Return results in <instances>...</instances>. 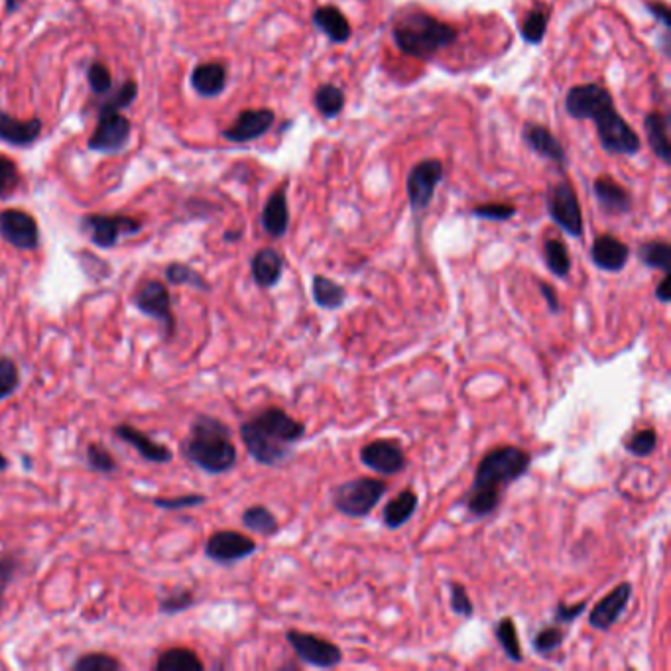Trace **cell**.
I'll return each mask as SVG.
<instances>
[{
  "instance_id": "3957f363",
  "label": "cell",
  "mask_w": 671,
  "mask_h": 671,
  "mask_svg": "<svg viewBox=\"0 0 671 671\" xmlns=\"http://www.w3.org/2000/svg\"><path fill=\"white\" fill-rule=\"evenodd\" d=\"M392 34L402 53L420 59L435 56L457 40V30L451 24L425 13H412L400 18Z\"/></svg>"
},
{
  "instance_id": "d6a6232c",
  "label": "cell",
  "mask_w": 671,
  "mask_h": 671,
  "mask_svg": "<svg viewBox=\"0 0 671 671\" xmlns=\"http://www.w3.org/2000/svg\"><path fill=\"white\" fill-rule=\"evenodd\" d=\"M543 260H546L548 270L558 276V278H567L571 272V257L566 242L558 239H548L543 242Z\"/></svg>"
},
{
  "instance_id": "9f6ffc18",
  "label": "cell",
  "mask_w": 671,
  "mask_h": 671,
  "mask_svg": "<svg viewBox=\"0 0 671 671\" xmlns=\"http://www.w3.org/2000/svg\"><path fill=\"white\" fill-rule=\"evenodd\" d=\"M648 10L649 13L654 14V18H657L659 23H662L666 28H669L671 24V16H669V8L666 5H659V3H648Z\"/></svg>"
},
{
  "instance_id": "277c9868",
  "label": "cell",
  "mask_w": 671,
  "mask_h": 671,
  "mask_svg": "<svg viewBox=\"0 0 671 671\" xmlns=\"http://www.w3.org/2000/svg\"><path fill=\"white\" fill-rule=\"evenodd\" d=\"M531 465L528 451L514 445H503L488 451L476 465L471 488H485L503 494L506 488L526 476Z\"/></svg>"
},
{
  "instance_id": "bcb514c9",
  "label": "cell",
  "mask_w": 671,
  "mask_h": 671,
  "mask_svg": "<svg viewBox=\"0 0 671 671\" xmlns=\"http://www.w3.org/2000/svg\"><path fill=\"white\" fill-rule=\"evenodd\" d=\"M471 213L475 217L486 219V221H508L516 215V207L504 205V204H486V205H476Z\"/></svg>"
},
{
  "instance_id": "d4e9b609",
  "label": "cell",
  "mask_w": 671,
  "mask_h": 671,
  "mask_svg": "<svg viewBox=\"0 0 671 671\" xmlns=\"http://www.w3.org/2000/svg\"><path fill=\"white\" fill-rule=\"evenodd\" d=\"M191 85L204 97H217L227 85V68L222 63H201L191 73Z\"/></svg>"
},
{
  "instance_id": "11a10c76",
  "label": "cell",
  "mask_w": 671,
  "mask_h": 671,
  "mask_svg": "<svg viewBox=\"0 0 671 671\" xmlns=\"http://www.w3.org/2000/svg\"><path fill=\"white\" fill-rule=\"evenodd\" d=\"M540 292L543 295V300H546V304H548V310L553 315H558L561 312V302H559V297H558L556 290H553V287L549 284L540 282Z\"/></svg>"
},
{
  "instance_id": "8fae6325",
  "label": "cell",
  "mask_w": 671,
  "mask_h": 671,
  "mask_svg": "<svg viewBox=\"0 0 671 671\" xmlns=\"http://www.w3.org/2000/svg\"><path fill=\"white\" fill-rule=\"evenodd\" d=\"M257 543L252 538L234 530H221L213 534L205 543V556L221 566H231L250 558L257 551Z\"/></svg>"
},
{
  "instance_id": "4fadbf2b",
  "label": "cell",
  "mask_w": 671,
  "mask_h": 671,
  "mask_svg": "<svg viewBox=\"0 0 671 671\" xmlns=\"http://www.w3.org/2000/svg\"><path fill=\"white\" fill-rule=\"evenodd\" d=\"M0 234L20 250H34L40 242L38 222L28 213L18 209L0 213Z\"/></svg>"
},
{
  "instance_id": "680465c9",
  "label": "cell",
  "mask_w": 671,
  "mask_h": 671,
  "mask_svg": "<svg viewBox=\"0 0 671 671\" xmlns=\"http://www.w3.org/2000/svg\"><path fill=\"white\" fill-rule=\"evenodd\" d=\"M8 467V459L5 455H0V471H5V468Z\"/></svg>"
},
{
  "instance_id": "836d02e7",
  "label": "cell",
  "mask_w": 671,
  "mask_h": 671,
  "mask_svg": "<svg viewBox=\"0 0 671 671\" xmlns=\"http://www.w3.org/2000/svg\"><path fill=\"white\" fill-rule=\"evenodd\" d=\"M500 503H503V494L496 491H485V488H468L465 494V506L468 512L475 518H485L494 514Z\"/></svg>"
},
{
  "instance_id": "2e32d148",
  "label": "cell",
  "mask_w": 671,
  "mask_h": 671,
  "mask_svg": "<svg viewBox=\"0 0 671 671\" xmlns=\"http://www.w3.org/2000/svg\"><path fill=\"white\" fill-rule=\"evenodd\" d=\"M632 599V583H621L593 606L589 614V626L594 630H609L621 621L628 603Z\"/></svg>"
},
{
  "instance_id": "cb8c5ba5",
  "label": "cell",
  "mask_w": 671,
  "mask_h": 671,
  "mask_svg": "<svg viewBox=\"0 0 671 671\" xmlns=\"http://www.w3.org/2000/svg\"><path fill=\"white\" fill-rule=\"evenodd\" d=\"M262 227L270 234L272 239H280L290 227V211H287V199L284 189H276L266 201V207L262 211Z\"/></svg>"
},
{
  "instance_id": "44dd1931",
  "label": "cell",
  "mask_w": 671,
  "mask_h": 671,
  "mask_svg": "<svg viewBox=\"0 0 671 671\" xmlns=\"http://www.w3.org/2000/svg\"><path fill=\"white\" fill-rule=\"evenodd\" d=\"M250 272H252V280L257 282L258 287L270 290V287H274L282 280V274H284L282 254L274 249L258 250L252 257Z\"/></svg>"
},
{
  "instance_id": "4dcf8cb0",
  "label": "cell",
  "mask_w": 671,
  "mask_h": 671,
  "mask_svg": "<svg viewBox=\"0 0 671 671\" xmlns=\"http://www.w3.org/2000/svg\"><path fill=\"white\" fill-rule=\"evenodd\" d=\"M204 667L199 656L187 648L166 649L154 664L156 671H201Z\"/></svg>"
},
{
  "instance_id": "8d00e7d4",
  "label": "cell",
  "mask_w": 671,
  "mask_h": 671,
  "mask_svg": "<svg viewBox=\"0 0 671 671\" xmlns=\"http://www.w3.org/2000/svg\"><path fill=\"white\" fill-rule=\"evenodd\" d=\"M315 106L325 119H335V116L343 111L345 106V95L335 85H322L315 93Z\"/></svg>"
},
{
  "instance_id": "816d5d0a",
  "label": "cell",
  "mask_w": 671,
  "mask_h": 671,
  "mask_svg": "<svg viewBox=\"0 0 671 671\" xmlns=\"http://www.w3.org/2000/svg\"><path fill=\"white\" fill-rule=\"evenodd\" d=\"M587 611V601L575 603V604H566L559 603L556 606V614H553V621L556 624H571L579 619V616Z\"/></svg>"
},
{
  "instance_id": "ac0fdd59",
  "label": "cell",
  "mask_w": 671,
  "mask_h": 671,
  "mask_svg": "<svg viewBox=\"0 0 671 671\" xmlns=\"http://www.w3.org/2000/svg\"><path fill=\"white\" fill-rule=\"evenodd\" d=\"M276 116L270 109H249L239 114V119L234 121L229 129L222 132L227 141L234 144H244L252 142L260 138L262 134L272 129Z\"/></svg>"
},
{
  "instance_id": "ffe728a7",
  "label": "cell",
  "mask_w": 671,
  "mask_h": 671,
  "mask_svg": "<svg viewBox=\"0 0 671 671\" xmlns=\"http://www.w3.org/2000/svg\"><path fill=\"white\" fill-rule=\"evenodd\" d=\"M114 433L119 435V438L124 441L132 445L134 449L141 453L146 461L150 463H158V465H164V463H169L174 459V453L168 449L166 445L154 441L150 435H146L144 431L132 428V425L129 423H122V425H116L114 428Z\"/></svg>"
},
{
  "instance_id": "7a4b0ae2",
  "label": "cell",
  "mask_w": 671,
  "mask_h": 671,
  "mask_svg": "<svg viewBox=\"0 0 671 671\" xmlns=\"http://www.w3.org/2000/svg\"><path fill=\"white\" fill-rule=\"evenodd\" d=\"M181 455L209 475L231 471L239 459L229 425L213 415H199L191 423L189 435L181 441Z\"/></svg>"
},
{
  "instance_id": "f907efd6",
  "label": "cell",
  "mask_w": 671,
  "mask_h": 671,
  "mask_svg": "<svg viewBox=\"0 0 671 671\" xmlns=\"http://www.w3.org/2000/svg\"><path fill=\"white\" fill-rule=\"evenodd\" d=\"M18 569V561L13 556H0V609L5 604V594L14 581V575Z\"/></svg>"
},
{
  "instance_id": "8992f818",
  "label": "cell",
  "mask_w": 671,
  "mask_h": 671,
  "mask_svg": "<svg viewBox=\"0 0 671 671\" xmlns=\"http://www.w3.org/2000/svg\"><path fill=\"white\" fill-rule=\"evenodd\" d=\"M591 121L596 124V132L606 152L632 156L640 150V136L616 113L614 103L603 106Z\"/></svg>"
},
{
  "instance_id": "db71d44e",
  "label": "cell",
  "mask_w": 671,
  "mask_h": 671,
  "mask_svg": "<svg viewBox=\"0 0 671 671\" xmlns=\"http://www.w3.org/2000/svg\"><path fill=\"white\" fill-rule=\"evenodd\" d=\"M18 181V172L13 159L8 158H0V197L8 195L10 189L16 186Z\"/></svg>"
},
{
  "instance_id": "f546056e",
  "label": "cell",
  "mask_w": 671,
  "mask_h": 671,
  "mask_svg": "<svg viewBox=\"0 0 671 671\" xmlns=\"http://www.w3.org/2000/svg\"><path fill=\"white\" fill-rule=\"evenodd\" d=\"M313 24L323 32V34L335 41L343 44L350 38V24L347 23L345 14L335 6H322L313 13Z\"/></svg>"
},
{
  "instance_id": "9c48e42d",
  "label": "cell",
  "mask_w": 671,
  "mask_h": 671,
  "mask_svg": "<svg viewBox=\"0 0 671 671\" xmlns=\"http://www.w3.org/2000/svg\"><path fill=\"white\" fill-rule=\"evenodd\" d=\"M134 304L141 313L156 319V322L164 327L166 339L176 333V317L172 313V297H169L168 287L158 282L150 280L146 282L141 290H138Z\"/></svg>"
},
{
  "instance_id": "681fc988",
  "label": "cell",
  "mask_w": 671,
  "mask_h": 671,
  "mask_svg": "<svg viewBox=\"0 0 671 671\" xmlns=\"http://www.w3.org/2000/svg\"><path fill=\"white\" fill-rule=\"evenodd\" d=\"M207 496L204 494H186V496H177V498H154L152 503L158 508L164 510H181V508H194L205 504Z\"/></svg>"
},
{
  "instance_id": "c3c4849f",
  "label": "cell",
  "mask_w": 671,
  "mask_h": 671,
  "mask_svg": "<svg viewBox=\"0 0 671 671\" xmlns=\"http://www.w3.org/2000/svg\"><path fill=\"white\" fill-rule=\"evenodd\" d=\"M191 604H194V594H191V591H177L159 601V611L166 614H176L187 611Z\"/></svg>"
},
{
  "instance_id": "30bf717a",
  "label": "cell",
  "mask_w": 671,
  "mask_h": 671,
  "mask_svg": "<svg viewBox=\"0 0 671 671\" xmlns=\"http://www.w3.org/2000/svg\"><path fill=\"white\" fill-rule=\"evenodd\" d=\"M443 179V164L440 159H423L415 164L406 181L408 199L413 211L428 209L440 181Z\"/></svg>"
},
{
  "instance_id": "603a6c76",
  "label": "cell",
  "mask_w": 671,
  "mask_h": 671,
  "mask_svg": "<svg viewBox=\"0 0 671 671\" xmlns=\"http://www.w3.org/2000/svg\"><path fill=\"white\" fill-rule=\"evenodd\" d=\"M524 142L541 158L551 159V162H556L559 166L566 164V150H563L558 138L553 136L546 126L528 122L524 126Z\"/></svg>"
},
{
  "instance_id": "f5cc1de1",
  "label": "cell",
  "mask_w": 671,
  "mask_h": 671,
  "mask_svg": "<svg viewBox=\"0 0 671 671\" xmlns=\"http://www.w3.org/2000/svg\"><path fill=\"white\" fill-rule=\"evenodd\" d=\"M89 85L91 89L101 95V93H106L111 89L113 85V79H111V71L106 69L103 63H93L91 69H89Z\"/></svg>"
},
{
  "instance_id": "60d3db41",
  "label": "cell",
  "mask_w": 671,
  "mask_h": 671,
  "mask_svg": "<svg viewBox=\"0 0 671 671\" xmlns=\"http://www.w3.org/2000/svg\"><path fill=\"white\" fill-rule=\"evenodd\" d=\"M546 28H548V14L543 10H531V13L526 16L524 24H521V38H524L528 44H540L546 36Z\"/></svg>"
},
{
  "instance_id": "f35d334b",
  "label": "cell",
  "mask_w": 671,
  "mask_h": 671,
  "mask_svg": "<svg viewBox=\"0 0 671 671\" xmlns=\"http://www.w3.org/2000/svg\"><path fill=\"white\" fill-rule=\"evenodd\" d=\"M166 278L177 286H191L204 292L209 290V284L204 280V276L195 272L194 268H189L186 264H169L166 268Z\"/></svg>"
},
{
  "instance_id": "ab89813d",
  "label": "cell",
  "mask_w": 671,
  "mask_h": 671,
  "mask_svg": "<svg viewBox=\"0 0 671 671\" xmlns=\"http://www.w3.org/2000/svg\"><path fill=\"white\" fill-rule=\"evenodd\" d=\"M657 433L654 430L636 431L630 440L624 441V449L634 457H649L656 451Z\"/></svg>"
},
{
  "instance_id": "7dc6e473",
  "label": "cell",
  "mask_w": 671,
  "mask_h": 671,
  "mask_svg": "<svg viewBox=\"0 0 671 671\" xmlns=\"http://www.w3.org/2000/svg\"><path fill=\"white\" fill-rule=\"evenodd\" d=\"M138 93V87L134 81H126L122 87L119 89V93L114 95V97L111 101H106L103 106H101V113H119L121 109H124V106H129Z\"/></svg>"
},
{
  "instance_id": "ee69618b",
  "label": "cell",
  "mask_w": 671,
  "mask_h": 671,
  "mask_svg": "<svg viewBox=\"0 0 671 671\" xmlns=\"http://www.w3.org/2000/svg\"><path fill=\"white\" fill-rule=\"evenodd\" d=\"M87 463L97 473H113L116 471L114 457L106 451V447L101 443H91L87 447Z\"/></svg>"
},
{
  "instance_id": "e0dca14e",
  "label": "cell",
  "mask_w": 671,
  "mask_h": 671,
  "mask_svg": "<svg viewBox=\"0 0 671 671\" xmlns=\"http://www.w3.org/2000/svg\"><path fill=\"white\" fill-rule=\"evenodd\" d=\"M614 103L611 93L606 91L603 85L589 83V85H577L573 87L567 97H566V109L567 113L577 121H591L593 116L599 113L603 106Z\"/></svg>"
},
{
  "instance_id": "6da1fadb",
  "label": "cell",
  "mask_w": 671,
  "mask_h": 671,
  "mask_svg": "<svg viewBox=\"0 0 671 671\" xmlns=\"http://www.w3.org/2000/svg\"><path fill=\"white\" fill-rule=\"evenodd\" d=\"M307 428L282 408H266L240 425V440L254 461L278 467L290 459L294 445L304 440Z\"/></svg>"
},
{
  "instance_id": "7bdbcfd3",
  "label": "cell",
  "mask_w": 671,
  "mask_h": 671,
  "mask_svg": "<svg viewBox=\"0 0 671 671\" xmlns=\"http://www.w3.org/2000/svg\"><path fill=\"white\" fill-rule=\"evenodd\" d=\"M122 664L119 659L109 656V654H87L81 656L73 669L76 671H119Z\"/></svg>"
},
{
  "instance_id": "d590c367",
  "label": "cell",
  "mask_w": 671,
  "mask_h": 671,
  "mask_svg": "<svg viewBox=\"0 0 671 671\" xmlns=\"http://www.w3.org/2000/svg\"><path fill=\"white\" fill-rule=\"evenodd\" d=\"M494 636L496 642L503 648V652L506 654L508 659L520 664L524 662V654H521V646H520V636L516 630V622L512 619H503L498 621L494 626Z\"/></svg>"
},
{
  "instance_id": "ba28073f",
  "label": "cell",
  "mask_w": 671,
  "mask_h": 671,
  "mask_svg": "<svg viewBox=\"0 0 671 671\" xmlns=\"http://www.w3.org/2000/svg\"><path fill=\"white\" fill-rule=\"evenodd\" d=\"M548 213L553 222L559 229L566 231L569 237L581 239L583 237V213L577 194L566 181L551 186L548 191Z\"/></svg>"
},
{
  "instance_id": "83f0119b",
  "label": "cell",
  "mask_w": 671,
  "mask_h": 671,
  "mask_svg": "<svg viewBox=\"0 0 671 671\" xmlns=\"http://www.w3.org/2000/svg\"><path fill=\"white\" fill-rule=\"evenodd\" d=\"M420 498L413 491H402L396 494V498H392L390 503L382 510V524H385L388 530H398L402 528L406 521L412 520V516L418 510Z\"/></svg>"
},
{
  "instance_id": "b9f144b4",
  "label": "cell",
  "mask_w": 671,
  "mask_h": 671,
  "mask_svg": "<svg viewBox=\"0 0 671 671\" xmlns=\"http://www.w3.org/2000/svg\"><path fill=\"white\" fill-rule=\"evenodd\" d=\"M20 386V372L16 362L8 357L0 358V402L18 390Z\"/></svg>"
},
{
  "instance_id": "5bb4252c",
  "label": "cell",
  "mask_w": 671,
  "mask_h": 671,
  "mask_svg": "<svg viewBox=\"0 0 671 671\" xmlns=\"http://www.w3.org/2000/svg\"><path fill=\"white\" fill-rule=\"evenodd\" d=\"M131 136V122L121 113H99V124L89 138V148L97 152H116Z\"/></svg>"
},
{
  "instance_id": "e575fe53",
  "label": "cell",
  "mask_w": 671,
  "mask_h": 671,
  "mask_svg": "<svg viewBox=\"0 0 671 671\" xmlns=\"http://www.w3.org/2000/svg\"><path fill=\"white\" fill-rule=\"evenodd\" d=\"M638 258L652 270H662L669 274L671 270V247L666 240H649L638 249Z\"/></svg>"
},
{
  "instance_id": "4316f807",
  "label": "cell",
  "mask_w": 671,
  "mask_h": 671,
  "mask_svg": "<svg viewBox=\"0 0 671 671\" xmlns=\"http://www.w3.org/2000/svg\"><path fill=\"white\" fill-rule=\"evenodd\" d=\"M648 144L652 152L662 159L664 164L671 162V144H669V116L662 113H649L644 122Z\"/></svg>"
},
{
  "instance_id": "f6af8a7d",
  "label": "cell",
  "mask_w": 671,
  "mask_h": 671,
  "mask_svg": "<svg viewBox=\"0 0 671 671\" xmlns=\"http://www.w3.org/2000/svg\"><path fill=\"white\" fill-rule=\"evenodd\" d=\"M449 591H451V611L455 614L463 616V619H473L475 614V604L468 596L467 589L461 583H449Z\"/></svg>"
},
{
  "instance_id": "74e56055",
  "label": "cell",
  "mask_w": 671,
  "mask_h": 671,
  "mask_svg": "<svg viewBox=\"0 0 671 671\" xmlns=\"http://www.w3.org/2000/svg\"><path fill=\"white\" fill-rule=\"evenodd\" d=\"M563 640H566V632L559 626H543L534 636V640H531V648L540 656H549L558 652L563 646Z\"/></svg>"
},
{
  "instance_id": "d6986e66",
  "label": "cell",
  "mask_w": 671,
  "mask_h": 671,
  "mask_svg": "<svg viewBox=\"0 0 671 671\" xmlns=\"http://www.w3.org/2000/svg\"><path fill=\"white\" fill-rule=\"evenodd\" d=\"M630 258V249L628 244L619 240L612 234H601L596 237L591 247V260L599 270L619 274Z\"/></svg>"
},
{
  "instance_id": "6f0895ef",
  "label": "cell",
  "mask_w": 671,
  "mask_h": 671,
  "mask_svg": "<svg viewBox=\"0 0 671 671\" xmlns=\"http://www.w3.org/2000/svg\"><path fill=\"white\" fill-rule=\"evenodd\" d=\"M669 282H671V276H669V274H664L662 282H659L657 287H656V300H657L659 304H669V302H671Z\"/></svg>"
},
{
  "instance_id": "484cf974",
  "label": "cell",
  "mask_w": 671,
  "mask_h": 671,
  "mask_svg": "<svg viewBox=\"0 0 671 671\" xmlns=\"http://www.w3.org/2000/svg\"><path fill=\"white\" fill-rule=\"evenodd\" d=\"M41 132V121H18L8 116L6 113H0V138L5 142L14 146H28L36 141Z\"/></svg>"
},
{
  "instance_id": "9a60e30c",
  "label": "cell",
  "mask_w": 671,
  "mask_h": 671,
  "mask_svg": "<svg viewBox=\"0 0 671 671\" xmlns=\"http://www.w3.org/2000/svg\"><path fill=\"white\" fill-rule=\"evenodd\" d=\"M85 227L91 231V240L101 249H111L119 242L121 234L141 231V221L122 215H89L85 217Z\"/></svg>"
},
{
  "instance_id": "1f68e13d",
  "label": "cell",
  "mask_w": 671,
  "mask_h": 671,
  "mask_svg": "<svg viewBox=\"0 0 671 671\" xmlns=\"http://www.w3.org/2000/svg\"><path fill=\"white\" fill-rule=\"evenodd\" d=\"M242 524L247 530L254 531V534H260V536H266V538L276 536L280 531L278 520H276V516L270 512L268 508L260 506V504L244 510Z\"/></svg>"
},
{
  "instance_id": "5b68a950",
  "label": "cell",
  "mask_w": 671,
  "mask_h": 671,
  "mask_svg": "<svg viewBox=\"0 0 671 671\" xmlns=\"http://www.w3.org/2000/svg\"><path fill=\"white\" fill-rule=\"evenodd\" d=\"M388 493V483L380 478L360 476L335 486L333 506L347 518H367Z\"/></svg>"
},
{
  "instance_id": "52a82bcc",
  "label": "cell",
  "mask_w": 671,
  "mask_h": 671,
  "mask_svg": "<svg viewBox=\"0 0 671 671\" xmlns=\"http://www.w3.org/2000/svg\"><path fill=\"white\" fill-rule=\"evenodd\" d=\"M286 640L292 646L295 656L300 657L304 664L312 667L333 669L343 662V652H340V648L333 642L325 640V638H319L310 632L287 630Z\"/></svg>"
},
{
  "instance_id": "f1b7e54d",
  "label": "cell",
  "mask_w": 671,
  "mask_h": 671,
  "mask_svg": "<svg viewBox=\"0 0 671 671\" xmlns=\"http://www.w3.org/2000/svg\"><path fill=\"white\" fill-rule=\"evenodd\" d=\"M312 297L317 307L327 312L340 310L347 302V290L327 276L315 274L312 280Z\"/></svg>"
},
{
  "instance_id": "7402d4cb",
  "label": "cell",
  "mask_w": 671,
  "mask_h": 671,
  "mask_svg": "<svg viewBox=\"0 0 671 671\" xmlns=\"http://www.w3.org/2000/svg\"><path fill=\"white\" fill-rule=\"evenodd\" d=\"M594 195L603 211L611 213V215H622V213H628L632 209V197L628 191L616 184V181L609 176L596 177L594 179Z\"/></svg>"
},
{
  "instance_id": "7c38bea8",
  "label": "cell",
  "mask_w": 671,
  "mask_h": 671,
  "mask_svg": "<svg viewBox=\"0 0 671 671\" xmlns=\"http://www.w3.org/2000/svg\"><path fill=\"white\" fill-rule=\"evenodd\" d=\"M360 463L380 475H398L408 465L406 455L396 441L375 440L360 449Z\"/></svg>"
}]
</instances>
